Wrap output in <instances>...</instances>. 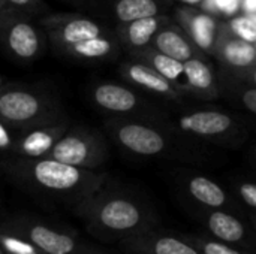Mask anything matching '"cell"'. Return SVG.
Instances as JSON below:
<instances>
[{
    "mask_svg": "<svg viewBox=\"0 0 256 254\" xmlns=\"http://www.w3.org/2000/svg\"><path fill=\"white\" fill-rule=\"evenodd\" d=\"M8 172L22 187L51 201L74 208L102 189L105 175L96 169H84L50 157L18 159L6 165Z\"/></svg>",
    "mask_w": 256,
    "mask_h": 254,
    "instance_id": "6da1fadb",
    "label": "cell"
},
{
    "mask_svg": "<svg viewBox=\"0 0 256 254\" xmlns=\"http://www.w3.org/2000/svg\"><path fill=\"white\" fill-rule=\"evenodd\" d=\"M87 231L100 241L126 240L144 232L146 216L130 199L102 193L99 189L74 208Z\"/></svg>",
    "mask_w": 256,
    "mask_h": 254,
    "instance_id": "7a4b0ae2",
    "label": "cell"
},
{
    "mask_svg": "<svg viewBox=\"0 0 256 254\" xmlns=\"http://www.w3.org/2000/svg\"><path fill=\"white\" fill-rule=\"evenodd\" d=\"M48 157L84 169H98L106 160V147L99 133L72 127L54 144Z\"/></svg>",
    "mask_w": 256,
    "mask_h": 254,
    "instance_id": "3957f363",
    "label": "cell"
},
{
    "mask_svg": "<svg viewBox=\"0 0 256 254\" xmlns=\"http://www.w3.org/2000/svg\"><path fill=\"white\" fill-rule=\"evenodd\" d=\"M28 15L9 6L0 16V39L8 52L20 61H32L44 49L39 28L28 21Z\"/></svg>",
    "mask_w": 256,
    "mask_h": 254,
    "instance_id": "277c9868",
    "label": "cell"
},
{
    "mask_svg": "<svg viewBox=\"0 0 256 254\" xmlns=\"http://www.w3.org/2000/svg\"><path fill=\"white\" fill-rule=\"evenodd\" d=\"M2 223L42 254H78L82 247L75 235L58 231L39 220L14 217Z\"/></svg>",
    "mask_w": 256,
    "mask_h": 254,
    "instance_id": "5b68a950",
    "label": "cell"
},
{
    "mask_svg": "<svg viewBox=\"0 0 256 254\" xmlns=\"http://www.w3.org/2000/svg\"><path fill=\"white\" fill-rule=\"evenodd\" d=\"M51 115L46 97L24 88L0 90V120L14 127H32Z\"/></svg>",
    "mask_w": 256,
    "mask_h": 254,
    "instance_id": "8992f818",
    "label": "cell"
},
{
    "mask_svg": "<svg viewBox=\"0 0 256 254\" xmlns=\"http://www.w3.org/2000/svg\"><path fill=\"white\" fill-rule=\"evenodd\" d=\"M40 24L56 49L104 36V28L99 22L78 15H46L40 19Z\"/></svg>",
    "mask_w": 256,
    "mask_h": 254,
    "instance_id": "52a82bcc",
    "label": "cell"
},
{
    "mask_svg": "<svg viewBox=\"0 0 256 254\" xmlns=\"http://www.w3.org/2000/svg\"><path fill=\"white\" fill-rule=\"evenodd\" d=\"M68 129L69 124L66 121H54L50 124L40 123L32 126L18 138V141L14 144V150L21 159L48 157L54 144L66 133Z\"/></svg>",
    "mask_w": 256,
    "mask_h": 254,
    "instance_id": "ba28073f",
    "label": "cell"
},
{
    "mask_svg": "<svg viewBox=\"0 0 256 254\" xmlns=\"http://www.w3.org/2000/svg\"><path fill=\"white\" fill-rule=\"evenodd\" d=\"M117 141L128 150L142 156H153L164 150V138L153 129L141 124H123L116 130Z\"/></svg>",
    "mask_w": 256,
    "mask_h": 254,
    "instance_id": "9c48e42d",
    "label": "cell"
},
{
    "mask_svg": "<svg viewBox=\"0 0 256 254\" xmlns=\"http://www.w3.org/2000/svg\"><path fill=\"white\" fill-rule=\"evenodd\" d=\"M134 254H200L190 244L174 237H150L144 232L122 241Z\"/></svg>",
    "mask_w": 256,
    "mask_h": 254,
    "instance_id": "30bf717a",
    "label": "cell"
},
{
    "mask_svg": "<svg viewBox=\"0 0 256 254\" xmlns=\"http://www.w3.org/2000/svg\"><path fill=\"white\" fill-rule=\"evenodd\" d=\"M93 102L111 112H129L136 106V96L117 84H99L92 91Z\"/></svg>",
    "mask_w": 256,
    "mask_h": 254,
    "instance_id": "8fae6325",
    "label": "cell"
},
{
    "mask_svg": "<svg viewBox=\"0 0 256 254\" xmlns=\"http://www.w3.org/2000/svg\"><path fill=\"white\" fill-rule=\"evenodd\" d=\"M58 51L81 60H99L108 57L114 51V42L111 37L104 34L99 37H92L72 45H66Z\"/></svg>",
    "mask_w": 256,
    "mask_h": 254,
    "instance_id": "7c38bea8",
    "label": "cell"
},
{
    "mask_svg": "<svg viewBox=\"0 0 256 254\" xmlns=\"http://www.w3.org/2000/svg\"><path fill=\"white\" fill-rule=\"evenodd\" d=\"M182 129L198 135H216L231 126V118L220 112H196L180 121Z\"/></svg>",
    "mask_w": 256,
    "mask_h": 254,
    "instance_id": "4fadbf2b",
    "label": "cell"
},
{
    "mask_svg": "<svg viewBox=\"0 0 256 254\" xmlns=\"http://www.w3.org/2000/svg\"><path fill=\"white\" fill-rule=\"evenodd\" d=\"M207 226L210 232L222 243H240L246 234L244 226L240 220L222 211L212 213L207 220Z\"/></svg>",
    "mask_w": 256,
    "mask_h": 254,
    "instance_id": "5bb4252c",
    "label": "cell"
},
{
    "mask_svg": "<svg viewBox=\"0 0 256 254\" xmlns=\"http://www.w3.org/2000/svg\"><path fill=\"white\" fill-rule=\"evenodd\" d=\"M114 13L122 22H132L146 16H156L158 4L154 0H117Z\"/></svg>",
    "mask_w": 256,
    "mask_h": 254,
    "instance_id": "9a60e30c",
    "label": "cell"
},
{
    "mask_svg": "<svg viewBox=\"0 0 256 254\" xmlns=\"http://www.w3.org/2000/svg\"><path fill=\"white\" fill-rule=\"evenodd\" d=\"M189 192L192 193V196L196 201H200L201 204L212 207V208H219L226 201L225 192L216 183H213L204 177L194 178L189 184Z\"/></svg>",
    "mask_w": 256,
    "mask_h": 254,
    "instance_id": "2e32d148",
    "label": "cell"
},
{
    "mask_svg": "<svg viewBox=\"0 0 256 254\" xmlns=\"http://www.w3.org/2000/svg\"><path fill=\"white\" fill-rule=\"evenodd\" d=\"M126 75L138 85H142L148 90L158 91V93H168L170 84L168 79L164 78L158 70L144 66V64H132L128 67Z\"/></svg>",
    "mask_w": 256,
    "mask_h": 254,
    "instance_id": "e0dca14e",
    "label": "cell"
},
{
    "mask_svg": "<svg viewBox=\"0 0 256 254\" xmlns=\"http://www.w3.org/2000/svg\"><path fill=\"white\" fill-rule=\"evenodd\" d=\"M156 46L159 49V52L172 57L178 61H186L190 58L192 51L189 43L176 31L171 30H165L160 31L156 37Z\"/></svg>",
    "mask_w": 256,
    "mask_h": 254,
    "instance_id": "ac0fdd59",
    "label": "cell"
},
{
    "mask_svg": "<svg viewBox=\"0 0 256 254\" xmlns=\"http://www.w3.org/2000/svg\"><path fill=\"white\" fill-rule=\"evenodd\" d=\"M158 27L159 22L156 16H146V18L135 19L132 22H128L126 39L132 46H144L154 36Z\"/></svg>",
    "mask_w": 256,
    "mask_h": 254,
    "instance_id": "d6986e66",
    "label": "cell"
},
{
    "mask_svg": "<svg viewBox=\"0 0 256 254\" xmlns=\"http://www.w3.org/2000/svg\"><path fill=\"white\" fill-rule=\"evenodd\" d=\"M255 48L246 40H232L225 46V57L234 66H248L255 60Z\"/></svg>",
    "mask_w": 256,
    "mask_h": 254,
    "instance_id": "ffe728a7",
    "label": "cell"
},
{
    "mask_svg": "<svg viewBox=\"0 0 256 254\" xmlns=\"http://www.w3.org/2000/svg\"><path fill=\"white\" fill-rule=\"evenodd\" d=\"M183 72L186 73L189 82L198 88H207L213 81L210 69L200 60H186Z\"/></svg>",
    "mask_w": 256,
    "mask_h": 254,
    "instance_id": "44dd1931",
    "label": "cell"
},
{
    "mask_svg": "<svg viewBox=\"0 0 256 254\" xmlns=\"http://www.w3.org/2000/svg\"><path fill=\"white\" fill-rule=\"evenodd\" d=\"M192 30H194V37L196 43L204 49L210 48V45L213 43V34H214L213 19L207 15H200L194 19Z\"/></svg>",
    "mask_w": 256,
    "mask_h": 254,
    "instance_id": "7402d4cb",
    "label": "cell"
},
{
    "mask_svg": "<svg viewBox=\"0 0 256 254\" xmlns=\"http://www.w3.org/2000/svg\"><path fill=\"white\" fill-rule=\"evenodd\" d=\"M153 66H154V70H158L166 79H177L184 70V64L182 61L172 57H168L162 52L153 57Z\"/></svg>",
    "mask_w": 256,
    "mask_h": 254,
    "instance_id": "603a6c76",
    "label": "cell"
},
{
    "mask_svg": "<svg viewBox=\"0 0 256 254\" xmlns=\"http://www.w3.org/2000/svg\"><path fill=\"white\" fill-rule=\"evenodd\" d=\"M236 34H238L246 42H256V22L250 18L242 16L236 18L231 24Z\"/></svg>",
    "mask_w": 256,
    "mask_h": 254,
    "instance_id": "cb8c5ba5",
    "label": "cell"
},
{
    "mask_svg": "<svg viewBox=\"0 0 256 254\" xmlns=\"http://www.w3.org/2000/svg\"><path fill=\"white\" fill-rule=\"evenodd\" d=\"M195 244L200 246L202 254H243L238 250L224 244L222 241L219 243V241H201V240L198 241V240H195Z\"/></svg>",
    "mask_w": 256,
    "mask_h": 254,
    "instance_id": "d4e9b609",
    "label": "cell"
},
{
    "mask_svg": "<svg viewBox=\"0 0 256 254\" xmlns=\"http://www.w3.org/2000/svg\"><path fill=\"white\" fill-rule=\"evenodd\" d=\"M9 6L32 15V13H39L42 10H46V4L42 0H4Z\"/></svg>",
    "mask_w": 256,
    "mask_h": 254,
    "instance_id": "484cf974",
    "label": "cell"
},
{
    "mask_svg": "<svg viewBox=\"0 0 256 254\" xmlns=\"http://www.w3.org/2000/svg\"><path fill=\"white\" fill-rule=\"evenodd\" d=\"M240 195L248 205L256 210V184H250V183L243 184L240 187Z\"/></svg>",
    "mask_w": 256,
    "mask_h": 254,
    "instance_id": "4316f807",
    "label": "cell"
},
{
    "mask_svg": "<svg viewBox=\"0 0 256 254\" xmlns=\"http://www.w3.org/2000/svg\"><path fill=\"white\" fill-rule=\"evenodd\" d=\"M14 144H15V142H14V139H12L10 132L8 130V127L4 126V123L0 121V151L14 148Z\"/></svg>",
    "mask_w": 256,
    "mask_h": 254,
    "instance_id": "83f0119b",
    "label": "cell"
},
{
    "mask_svg": "<svg viewBox=\"0 0 256 254\" xmlns=\"http://www.w3.org/2000/svg\"><path fill=\"white\" fill-rule=\"evenodd\" d=\"M216 6L226 13H234L238 6V0H216Z\"/></svg>",
    "mask_w": 256,
    "mask_h": 254,
    "instance_id": "f1b7e54d",
    "label": "cell"
},
{
    "mask_svg": "<svg viewBox=\"0 0 256 254\" xmlns=\"http://www.w3.org/2000/svg\"><path fill=\"white\" fill-rule=\"evenodd\" d=\"M243 102L254 114H256V90L246 91V94L243 96Z\"/></svg>",
    "mask_w": 256,
    "mask_h": 254,
    "instance_id": "f546056e",
    "label": "cell"
},
{
    "mask_svg": "<svg viewBox=\"0 0 256 254\" xmlns=\"http://www.w3.org/2000/svg\"><path fill=\"white\" fill-rule=\"evenodd\" d=\"M78 254H105L102 253V252H99V250H94V249H88V247H81V250H80V253Z\"/></svg>",
    "mask_w": 256,
    "mask_h": 254,
    "instance_id": "4dcf8cb0",
    "label": "cell"
},
{
    "mask_svg": "<svg viewBox=\"0 0 256 254\" xmlns=\"http://www.w3.org/2000/svg\"><path fill=\"white\" fill-rule=\"evenodd\" d=\"M246 7H248V10H250V12L256 10V0H246Z\"/></svg>",
    "mask_w": 256,
    "mask_h": 254,
    "instance_id": "1f68e13d",
    "label": "cell"
},
{
    "mask_svg": "<svg viewBox=\"0 0 256 254\" xmlns=\"http://www.w3.org/2000/svg\"><path fill=\"white\" fill-rule=\"evenodd\" d=\"M8 7H9V4H8V3H6L4 0H0V16L3 15V12H4V10H6Z\"/></svg>",
    "mask_w": 256,
    "mask_h": 254,
    "instance_id": "d6a6232c",
    "label": "cell"
},
{
    "mask_svg": "<svg viewBox=\"0 0 256 254\" xmlns=\"http://www.w3.org/2000/svg\"><path fill=\"white\" fill-rule=\"evenodd\" d=\"M183 1H186V3H198L201 0H183Z\"/></svg>",
    "mask_w": 256,
    "mask_h": 254,
    "instance_id": "836d02e7",
    "label": "cell"
},
{
    "mask_svg": "<svg viewBox=\"0 0 256 254\" xmlns=\"http://www.w3.org/2000/svg\"><path fill=\"white\" fill-rule=\"evenodd\" d=\"M2 82H3V81H2V78H0V87H2Z\"/></svg>",
    "mask_w": 256,
    "mask_h": 254,
    "instance_id": "e575fe53",
    "label": "cell"
},
{
    "mask_svg": "<svg viewBox=\"0 0 256 254\" xmlns=\"http://www.w3.org/2000/svg\"><path fill=\"white\" fill-rule=\"evenodd\" d=\"M254 78H255V82H256V72H255V75H254Z\"/></svg>",
    "mask_w": 256,
    "mask_h": 254,
    "instance_id": "d590c367",
    "label": "cell"
},
{
    "mask_svg": "<svg viewBox=\"0 0 256 254\" xmlns=\"http://www.w3.org/2000/svg\"><path fill=\"white\" fill-rule=\"evenodd\" d=\"M0 254H3V252H2V250H0Z\"/></svg>",
    "mask_w": 256,
    "mask_h": 254,
    "instance_id": "8d00e7d4",
    "label": "cell"
}]
</instances>
